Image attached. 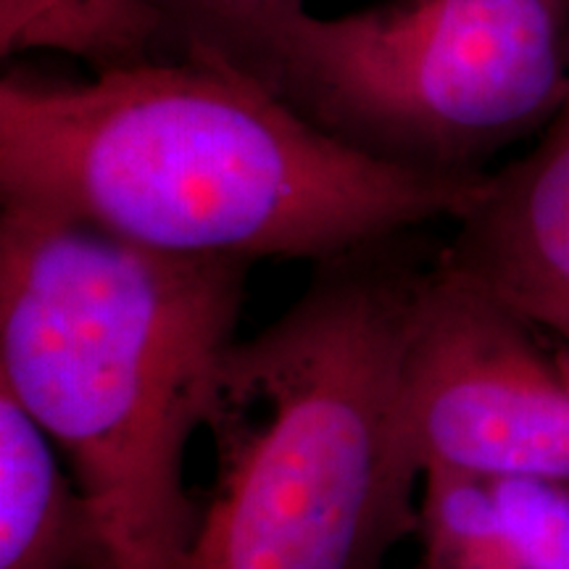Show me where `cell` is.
<instances>
[{
  "label": "cell",
  "mask_w": 569,
  "mask_h": 569,
  "mask_svg": "<svg viewBox=\"0 0 569 569\" xmlns=\"http://www.w3.org/2000/svg\"><path fill=\"white\" fill-rule=\"evenodd\" d=\"M488 172L377 159L253 77L198 59L98 69L90 82L6 77L0 198L206 259H319L465 213Z\"/></svg>",
  "instance_id": "cell-1"
},
{
  "label": "cell",
  "mask_w": 569,
  "mask_h": 569,
  "mask_svg": "<svg viewBox=\"0 0 569 569\" xmlns=\"http://www.w3.org/2000/svg\"><path fill=\"white\" fill-rule=\"evenodd\" d=\"M248 269L3 203L0 390L59 448L113 569H180L190 549L184 457L238 343Z\"/></svg>",
  "instance_id": "cell-2"
},
{
  "label": "cell",
  "mask_w": 569,
  "mask_h": 569,
  "mask_svg": "<svg viewBox=\"0 0 569 569\" xmlns=\"http://www.w3.org/2000/svg\"><path fill=\"white\" fill-rule=\"evenodd\" d=\"M372 251L327 261L230 348L206 419L213 482L180 569H380L417 532L401 365L422 274Z\"/></svg>",
  "instance_id": "cell-3"
},
{
  "label": "cell",
  "mask_w": 569,
  "mask_h": 569,
  "mask_svg": "<svg viewBox=\"0 0 569 569\" xmlns=\"http://www.w3.org/2000/svg\"><path fill=\"white\" fill-rule=\"evenodd\" d=\"M377 159L482 174L569 98V0H382L306 11L253 74Z\"/></svg>",
  "instance_id": "cell-4"
},
{
  "label": "cell",
  "mask_w": 569,
  "mask_h": 569,
  "mask_svg": "<svg viewBox=\"0 0 569 569\" xmlns=\"http://www.w3.org/2000/svg\"><path fill=\"white\" fill-rule=\"evenodd\" d=\"M401 415L422 475L569 486V351L438 264L417 288Z\"/></svg>",
  "instance_id": "cell-5"
},
{
  "label": "cell",
  "mask_w": 569,
  "mask_h": 569,
  "mask_svg": "<svg viewBox=\"0 0 569 569\" xmlns=\"http://www.w3.org/2000/svg\"><path fill=\"white\" fill-rule=\"evenodd\" d=\"M436 264L569 351V98L538 142L488 172Z\"/></svg>",
  "instance_id": "cell-6"
},
{
  "label": "cell",
  "mask_w": 569,
  "mask_h": 569,
  "mask_svg": "<svg viewBox=\"0 0 569 569\" xmlns=\"http://www.w3.org/2000/svg\"><path fill=\"white\" fill-rule=\"evenodd\" d=\"M0 569H113L74 475L46 430L0 390Z\"/></svg>",
  "instance_id": "cell-7"
},
{
  "label": "cell",
  "mask_w": 569,
  "mask_h": 569,
  "mask_svg": "<svg viewBox=\"0 0 569 569\" xmlns=\"http://www.w3.org/2000/svg\"><path fill=\"white\" fill-rule=\"evenodd\" d=\"M306 0H138L153 59H198L253 77Z\"/></svg>",
  "instance_id": "cell-8"
},
{
  "label": "cell",
  "mask_w": 569,
  "mask_h": 569,
  "mask_svg": "<svg viewBox=\"0 0 569 569\" xmlns=\"http://www.w3.org/2000/svg\"><path fill=\"white\" fill-rule=\"evenodd\" d=\"M0 48H59L98 69L153 59L138 0H0Z\"/></svg>",
  "instance_id": "cell-9"
},
{
  "label": "cell",
  "mask_w": 569,
  "mask_h": 569,
  "mask_svg": "<svg viewBox=\"0 0 569 569\" xmlns=\"http://www.w3.org/2000/svg\"><path fill=\"white\" fill-rule=\"evenodd\" d=\"M417 536L422 569H522L490 480L425 469Z\"/></svg>",
  "instance_id": "cell-10"
},
{
  "label": "cell",
  "mask_w": 569,
  "mask_h": 569,
  "mask_svg": "<svg viewBox=\"0 0 569 569\" xmlns=\"http://www.w3.org/2000/svg\"><path fill=\"white\" fill-rule=\"evenodd\" d=\"M522 569H569V486L532 478L490 480Z\"/></svg>",
  "instance_id": "cell-11"
},
{
  "label": "cell",
  "mask_w": 569,
  "mask_h": 569,
  "mask_svg": "<svg viewBox=\"0 0 569 569\" xmlns=\"http://www.w3.org/2000/svg\"><path fill=\"white\" fill-rule=\"evenodd\" d=\"M415 569H422V567H419V565H417V567H415Z\"/></svg>",
  "instance_id": "cell-12"
}]
</instances>
